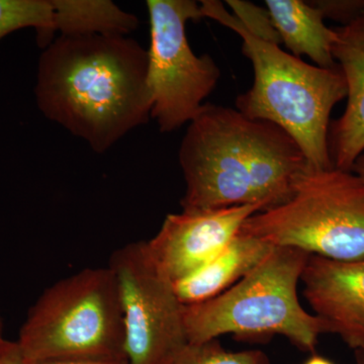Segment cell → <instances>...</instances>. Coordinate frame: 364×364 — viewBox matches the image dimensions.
Returning <instances> with one entry per match:
<instances>
[{
    "mask_svg": "<svg viewBox=\"0 0 364 364\" xmlns=\"http://www.w3.org/2000/svg\"><path fill=\"white\" fill-rule=\"evenodd\" d=\"M36 97L50 121L105 153L148 123V50L129 36H60L45 48Z\"/></svg>",
    "mask_w": 364,
    "mask_h": 364,
    "instance_id": "6da1fadb",
    "label": "cell"
},
{
    "mask_svg": "<svg viewBox=\"0 0 364 364\" xmlns=\"http://www.w3.org/2000/svg\"><path fill=\"white\" fill-rule=\"evenodd\" d=\"M186 181L182 210L284 202L308 164L286 131L238 109L205 104L188 124L178 152Z\"/></svg>",
    "mask_w": 364,
    "mask_h": 364,
    "instance_id": "7a4b0ae2",
    "label": "cell"
},
{
    "mask_svg": "<svg viewBox=\"0 0 364 364\" xmlns=\"http://www.w3.org/2000/svg\"><path fill=\"white\" fill-rule=\"evenodd\" d=\"M203 18H210L240 36L242 52L254 69L253 85L236 98V109L251 119L269 122L286 131L306 162L332 168L328 136L335 105L347 97L340 67L321 68L282 51L279 45L254 35L224 4L203 0Z\"/></svg>",
    "mask_w": 364,
    "mask_h": 364,
    "instance_id": "3957f363",
    "label": "cell"
},
{
    "mask_svg": "<svg viewBox=\"0 0 364 364\" xmlns=\"http://www.w3.org/2000/svg\"><path fill=\"white\" fill-rule=\"evenodd\" d=\"M311 254L274 247L252 272L224 293L203 303L183 306L188 343L200 344L224 334L242 338L284 335L299 348L315 351L328 333L315 314L298 299V284Z\"/></svg>",
    "mask_w": 364,
    "mask_h": 364,
    "instance_id": "277c9868",
    "label": "cell"
},
{
    "mask_svg": "<svg viewBox=\"0 0 364 364\" xmlns=\"http://www.w3.org/2000/svg\"><path fill=\"white\" fill-rule=\"evenodd\" d=\"M240 233L328 259L364 258V181L306 164L284 202L249 217Z\"/></svg>",
    "mask_w": 364,
    "mask_h": 364,
    "instance_id": "5b68a950",
    "label": "cell"
},
{
    "mask_svg": "<svg viewBox=\"0 0 364 364\" xmlns=\"http://www.w3.org/2000/svg\"><path fill=\"white\" fill-rule=\"evenodd\" d=\"M28 363L55 358H126L123 311L114 272L86 268L46 289L18 341Z\"/></svg>",
    "mask_w": 364,
    "mask_h": 364,
    "instance_id": "8992f818",
    "label": "cell"
},
{
    "mask_svg": "<svg viewBox=\"0 0 364 364\" xmlns=\"http://www.w3.org/2000/svg\"><path fill=\"white\" fill-rule=\"evenodd\" d=\"M150 47L148 85L151 117L160 132L189 124L214 91L221 70L210 55L196 56L186 36V23L203 18L193 0H149Z\"/></svg>",
    "mask_w": 364,
    "mask_h": 364,
    "instance_id": "52a82bcc",
    "label": "cell"
},
{
    "mask_svg": "<svg viewBox=\"0 0 364 364\" xmlns=\"http://www.w3.org/2000/svg\"><path fill=\"white\" fill-rule=\"evenodd\" d=\"M109 269L116 277L123 311L128 364H169L188 343L183 305L174 284L151 259L145 241L117 249Z\"/></svg>",
    "mask_w": 364,
    "mask_h": 364,
    "instance_id": "ba28073f",
    "label": "cell"
},
{
    "mask_svg": "<svg viewBox=\"0 0 364 364\" xmlns=\"http://www.w3.org/2000/svg\"><path fill=\"white\" fill-rule=\"evenodd\" d=\"M263 210L264 205L254 203L170 214L155 237L145 242L146 248L159 272L176 284L214 259L244 222Z\"/></svg>",
    "mask_w": 364,
    "mask_h": 364,
    "instance_id": "9c48e42d",
    "label": "cell"
},
{
    "mask_svg": "<svg viewBox=\"0 0 364 364\" xmlns=\"http://www.w3.org/2000/svg\"><path fill=\"white\" fill-rule=\"evenodd\" d=\"M301 280L304 296L328 333L364 351V258L339 261L310 255Z\"/></svg>",
    "mask_w": 364,
    "mask_h": 364,
    "instance_id": "30bf717a",
    "label": "cell"
},
{
    "mask_svg": "<svg viewBox=\"0 0 364 364\" xmlns=\"http://www.w3.org/2000/svg\"><path fill=\"white\" fill-rule=\"evenodd\" d=\"M334 31L332 54L346 81L347 105L330 124L328 145L333 166L352 171L364 152V13Z\"/></svg>",
    "mask_w": 364,
    "mask_h": 364,
    "instance_id": "8fae6325",
    "label": "cell"
},
{
    "mask_svg": "<svg viewBox=\"0 0 364 364\" xmlns=\"http://www.w3.org/2000/svg\"><path fill=\"white\" fill-rule=\"evenodd\" d=\"M273 248L267 242L239 232L214 259L174 284L177 298L182 305L189 306L219 296L252 272Z\"/></svg>",
    "mask_w": 364,
    "mask_h": 364,
    "instance_id": "7c38bea8",
    "label": "cell"
},
{
    "mask_svg": "<svg viewBox=\"0 0 364 364\" xmlns=\"http://www.w3.org/2000/svg\"><path fill=\"white\" fill-rule=\"evenodd\" d=\"M265 4L280 42L294 56L306 55L321 68L338 67L332 54L336 33L325 25L324 16L311 1L267 0Z\"/></svg>",
    "mask_w": 364,
    "mask_h": 364,
    "instance_id": "4fadbf2b",
    "label": "cell"
},
{
    "mask_svg": "<svg viewBox=\"0 0 364 364\" xmlns=\"http://www.w3.org/2000/svg\"><path fill=\"white\" fill-rule=\"evenodd\" d=\"M60 36L112 33L129 36L139 18L109 0H55Z\"/></svg>",
    "mask_w": 364,
    "mask_h": 364,
    "instance_id": "5bb4252c",
    "label": "cell"
},
{
    "mask_svg": "<svg viewBox=\"0 0 364 364\" xmlns=\"http://www.w3.org/2000/svg\"><path fill=\"white\" fill-rule=\"evenodd\" d=\"M25 28H33L41 48H47L57 33L55 0H0V40Z\"/></svg>",
    "mask_w": 364,
    "mask_h": 364,
    "instance_id": "9a60e30c",
    "label": "cell"
},
{
    "mask_svg": "<svg viewBox=\"0 0 364 364\" xmlns=\"http://www.w3.org/2000/svg\"><path fill=\"white\" fill-rule=\"evenodd\" d=\"M169 364H272L264 352L228 351L217 339L205 343H186Z\"/></svg>",
    "mask_w": 364,
    "mask_h": 364,
    "instance_id": "2e32d148",
    "label": "cell"
},
{
    "mask_svg": "<svg viewBox=\"0 0 364 364\" xmlns=\"http://www.w3.org/2000/svg\"><path fill=\"white\" fill-rule=\"evenodd\" d=\"M227 4L231 7L234 16L254 35L274 44L282 43L268 11L253 4L239 0H228Z\"/></svg>",
    "mask_w": 364,
    "mask_h": 364,
    "instance_id": "e0dca14e",
    "label": "cell"
},
{
    "mask_svg": "<svg viewBox=\"0 0 364 364\" xmlns=\"http://www.w3.org/2000/svg\"><path fill=\"white\" fill-rule=\"evenodd\" d=\"M324 18L338 21L341 26L347 25L364 13V0H314Z\"/></svg>",
    "mask_w": 364,
    "mask_h": 364,
    "instance_id": "ac0fdd59",
    "label": "cell"
},
{
    "mask_svg": "<svg viewBox=\"0 0 364 364\" xmlns=\"http://www.w3.org/2000/svg\"><path fill=\"white\" fill-rule=\"evenodd\" d=\"M0 364H28L16 341L0 340Z\"/></svg>",
    "mask_w": 364,
    "mask_h": 364,
    "instance_id": "d6986e66",
    "label": "cell"
},
{
    "mask_svg": "<svg viewBox=\"0 0 364 364\" xmlns=\"http://www.w3.org/2000/svg\"><path fill=\"white\" fill-rule=\"evenodd\" d=\"M28 364H128L126 358H55Z\"/></svg>",
    "mask_w": 364,
    "mask_h": 364,
    "instance_id": "ffe728a7",
    "label": "cell"
},
{
    "mask_svg": "<svg viewBox=\"0 0 364 364\" xmlns=\"http://www.w3.org/2000/svg\"><path fill=\"white\" fill-rule=\"evenodd\" d=\"M352 172L358 174L364 181V152L360 155L354 163L353 167H352Z\"/></svg>",
    "mask_w": 364,
    "mask_h": 364,
    "instance_id": "44dd1931",
    "label": "cell"
},
{
    "mask_svg": "<svg viewBox=\"0 0 364 364\" xmlns=\"http://www.w3.org/2000/svg\"><path fill=\"white\" fill-rule=\"evenodd\" d=\"M305 364H334L331 363V361L328 360V359H326L324 358H321V356H313V358H311L309 359L308 361Z\"/></svg>",
    "mask_w": 364,
    "mask_h": 364,
    "instance_id": "7402d4cb",
    "label": "cell"
},
{
    "mask_svg": "<svg viewBox=\"0 0 364 364\" xmlns=\"http://www.w3.org/2000/svg\"><path fill=\"white\" fill-rule=\"evenodd\" d=\"M355 364H364V351H356Z\"/></svg>",
    "mask_w": 364,
    "mask_h": 364,
    "instance_id": "603a6c76",
    "label": "cell"
},
{
    "mask_svg": "<svg viewBox=\"0 0 364 364\" xmlns=\"http://www.w3.org/2000/svg\"><path fill=\"white\" fill-rule=\"evenodd\" d=\"M4 338V322H2V318L0 317V340Z\"/></svg>",
    "mask_w": 364,
    "mask_h": 364,
    "instance_id": "cb8c5ba5",
    "label": "cell"
}]
</instances>
